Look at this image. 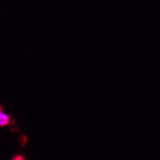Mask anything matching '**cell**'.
<instances>
[{"label": "cell", "instance_id": "cell-1", "mask_svg": "<svg viewBox=\"0 0 160 160\" xmlns=\"http://www.w3.org/2000/svg\"><path fill=\"white\" fill-rule=\"evenodd\" d=\"M14 123V119L10 115L6 114L3 111L2 106L0 105V126L1 127H6V126H10Z\"/></svg>", "mask_w": 160, "mask_h": 160}, {"label": "cell", "instance_id": "cell-2", "mask_svg": "<svg viewBox=\"0 0 160 160\" xmlns=\"http://www.w3.org/2000/svg\"><path fill=\"white\" fill-rule=\"evenodd\" d=\"M13 160H25L22 155H17L13 158Z\"/></svg>", "mask_w": 160, "mask_h": 160}]
</instances>
